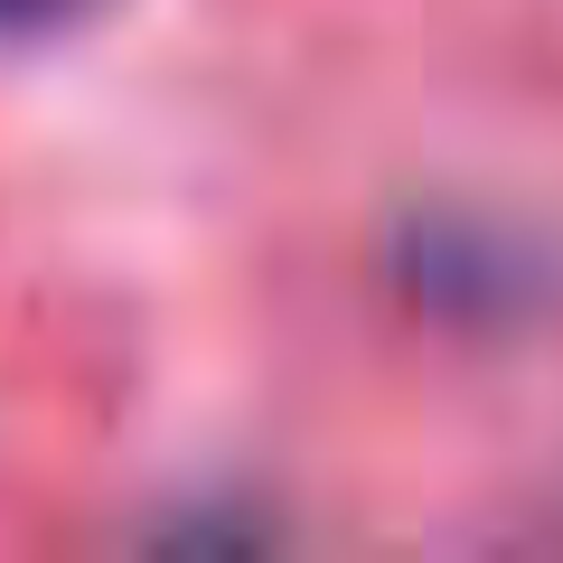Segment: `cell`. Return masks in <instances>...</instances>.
Wrapping results in <instances>:
<instances>
[{
    "label": "cell",
    "instance_id": "cell-1",
    "mask_svg": "<svg viewBox=\"0 0 563 563\" xmlns=\"http://www.w3.org/2000/svg\"><path fill=\"white\" fill-rule=\"evenodd\" d=\"M76 0H0V29H47V20H66Z\"/></svg>",
    "mask_w": 563,
    "mask_h": 563
}]
</instances>
